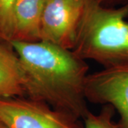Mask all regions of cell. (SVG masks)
<instances>
[{"instance_id":"1","label":"cell","mask_w":128,"mask_h":128,"mask_svg":"<svg viewBox=\"0 0 128 128\" xmlns=\"http://www.w3.org/2000/svg\"><path fill=\"white\" fill-rule=\"evenodd\" d=\"M25 75L27 98L76 120L90 112L85 93L88 65L71 50L46 41H12Z\"/></svg>"},{"instance_id":"2","label":"cell","mask_w":128,"mask_h":128,"mask_svg":"<svg viewBox=\"0 0 128 128\" xmlns=\"http://www.w3.org/2000/svg\"><path fill=\"white\" fill-rule=\"evenodd\" d=\"M128 3L105 7L101 0H89L72 51L81 59L103 68L128 64Z\"/></svg>"},{"instance_id":"3","label":"cell","mask_w":128,"mask_h":128,"mask_svg":"<svg viewBox=\"0 0 128 128\" xmlns=\"http://www.w3.org/2000/svg\"><path fill=\"white\" fill-rule=\"evenodd\" d=\"M0 122L7 128H81L78 120L25 97L0 98Z\"/></svg>"},{"instance_id":"4","label":"cell","mask_w":128,"mask_h":128,"mask_svg":"<svg viewBox=\"0 0 128 128\" xmlns=\"http://www.w3.org/2000/svg\"><path fill=\"white\" fill-rule=\"evenodd\" d=\"M89 0H46L40 41L72 50Z\"/></svg>"},{"instance_id":"5","label":"cell","mask_w":128,"mask_h":128,"mask_svg":"<svg viewBox=\"0 0 128 128\" xmlns=\"http://www.w3.org/2000/svg\"><path fill=\"white\" fill-rule=\"evenodd\" d=\"M85 93L88 101L111 105L119 113L121 128H128V64L88 74Z\"/></svg>"},{"instance_id":"6","label":"cell","mask_w":128,"mask_h":128,"mask_svg":"<svg viewBox=\"0 0 128 128\" xmlns=\"http://www.w3.org/2000/svg\"><path fill=\"white\" fill-rule=\"evenodd\" d=\"M25 82L18 55L11 44L0 41V98L25 97Z\"/></svg>"},{"instance_id":"7","label":"cell","mask_w":128,"mask_h":128,"mask_svg":"<svg viewBox=\"0 0 128 128\" xmlns=\"http://www.w3.org/2000/svg\"><path fill=\"white\" fill-rule=\"evenodd\" d=\"M45 2L46 0L16 1L14 10L12 41H40L41 17Z\"/></svg>"},{"instance_id":"8","label":"cell","mask_w":128,"mask_h":128,"mask_svg":"<svg viewBox=\"0 0 128 128\" xmlns=\"http://www.w3.org/2000/svg\"><path fill=\"white\" fill-rule=\"evenodd\" d=\"M17 0H0V41L9 44L14 33V10Z\"/></svg>"},{"instance_id":"9","label":"cell","mask_w":128,"mask_h":128,"mask_svg":"<svg viewBox=\"0 0 128 128\" xmlns=\"http://www.w3.org/2000/svg\"><path fill=\"white\" fill-rule=\"evenodd\" d=\"M114 109L109 105H105L98 114L89 112L84 118L83 128H121L120 124L113 121Z\"/></svg>"},{"instance_id":"10","label":"cell","mask_w":128,"mask_h":128,"mask_svg":"<svg viewBox=\"0 0 128 128\" xmlns=\"http://www.w3.org/2000/svg\"><path fill=\"white\" fill-rule=\"evenodd\" d=\"M0 128H7L6 126H5L4 124L2 123V122H0Z\"/></svg>"}]
</instances>
